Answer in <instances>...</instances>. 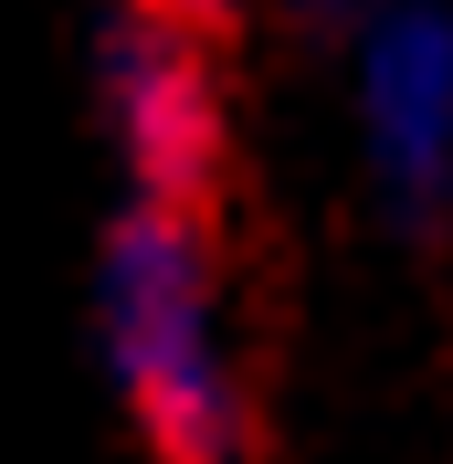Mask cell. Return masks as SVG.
<instances>
[{
  "label": "cell",
  "mask_w": 453,
  "mask_h": 464,
  "mask_svg": "<svg viewBox=\"0 0 453 464\" xmlns=\"http://www.w3.org/2000/svg\"><path fill=\"white\" fill-rule=\"evenodd\" d=\"M211 211L127 190L95 243V359L148 464H254V370Z\"/></svg>",
  "instance_id": "obj_1"
},
{
  "label": "cell",
  "mask_w": 453,
  "mask_h": 464,
  "mask_svg": "<svg viewBox=\"0 0 453 464\" xmlns=\"http://www.w3.org/2000/svg\"><path fill=\"white\" fill-rule=\"evenodd\" d=\"M348 43V127L380 222L432 243L453 222V0H359Z\"/></svg>",
  "instance_id": "obj_2"
},
{
  "label": "cell",
  "mask_w": 453,
  "mask_h": 464,
  "mask_svg": "<svg viewBox=\"0 0 453 464\" xmlns=\"http://www.w3.org/2000/svg\"><path fill=\"white\" fill-rule=\"evenodd\" d=\"M95 106H106L116 179L148 201H222V43L148 0H116L95 32Z\"/></svg>",
  "instance_id": "obj_3"
},
{
  "label": "cell",
  "mask_w": 453,
  "mask_h": 464,
  "mask_svg": "<svg viewBox=\"0 0 453 464\" xmlns=\"http://www.w3.org/2000/svg\"><path fill=\"white\" fill-rule=\"evenodd\" d=\"M148 11H169V22H190V32H211V43H232V22L254 11V0H148Z\"/></svg>",
  "instance_id": "obj_4"
},
{
  "label": "cell",
  "mask_w": 453,
  "mask_h": 464,
  "mask_svg": "<svg viewBox=\"0 0 453 464\" xmlns=\"http://www.w3.org/2000/svg\"><path fill=\"white\" fill-rule=\"evenodd\" d=\"M275 22H284V32H348V22H359V0H275Z\"/></svg>",
  "instance_id": "obj_5"
}]
</instances>
